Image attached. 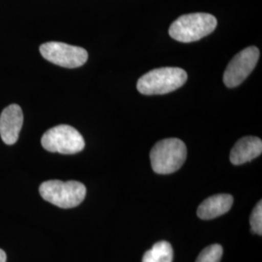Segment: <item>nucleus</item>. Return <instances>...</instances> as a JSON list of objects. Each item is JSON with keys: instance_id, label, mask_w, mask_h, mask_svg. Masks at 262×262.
Returning <instances> with one entry per match:
<instances>
[{"instance_id": "8", "label": "nucleus", "mask_w": 262, "mask_h": 262, "mask_svg": "<svg viewBox=\"0 0 262 262\" xmlns=\"http://www.w3.org/2000/svg\"><path fill=\"white\" fill-rule=\"evenodd\" d=\"M24 123V114L17 104L6 107L0 116V136L7 145H13L19 139Z\"/></svg>"}, {"instance_id": "3", "label": "nucleus", "mask_w": 262, "mask_h": 262, "mask_svg": "<svg viewBox=\"0 0 262 262\" xmlns=\"http://www.w3.org/2000/svg\"><path fill=\"white\" fill-rule=\"evenodd\" d=\"M187 147L178 138H167L158 142L150 150L152 170L161 175L178 171L187 159Z\"/></svg>"}, {"instance_id": "13", "label": "nucleus", "mask_w": 262, "mask_h": 262, "mask_svg": "<svg viewBox=\"0 0 262 262\" xmlns=\"http://www.w3.org/2000/svg\"><path fill=\"white\" fill-rule=\"evenodd\" d=\"M250 225L252 231L255 234H262V202L259 201L251 214Z\"/></svg>"}, {"instance_id": "1", "label": "nucleus", "mask_w": 262, "mask_h": 262, "mask_svg": "<svg viewBox=\"0 0 262 262\" xmlns=\"http://www.w3.org/2000/svg\"><path fill=\"white\" fill-rule=\"evenodd\" d=\"M217 25L213 15L192 13L179 17L169 28V35L182 43L195 42L211 34Z\"/></svg>"}, {"instance_id": "5", "label": "nucleus", "mask_w": 262, "mask_h": 262, "mask_svg": "<svg viewBox=\"0 0 262 262\" xmlns=\"http://www.w3.org/2000/svg\"><path fill=\"white\" fill-rule=\"evenodd\" d=\"M41 144L48 151L62 155H74L84 148V140L81 133L67 124L56 125L46 131L42 136Z\"/></svg>"}, {"instance_id": "7", "label": "nucleus", "mask_w": 262, "mask_h": 262, "mask_svg": "<svg viewBox=\"0 0 262 262\" xmlns=\"http://www.w3.org/2000/svg\"><path fill=\"white\" fill-rule=\"evenodd\" d=\"M259 58V50L248 47L239 52L231 59L225 69L224 83L227 88H235L242 84L253 72Z\"/></svg>"}, {"instance_id": "11", "label": "nucleus", "mask_w": 262, "mask_h": 262, "mask_svg": "<svg viewBox=\"0 0 262 262\" xmlns=\"http://www.w3.org/2000/svg\"><path fill=\"white\" fill-rule=\"evenodd\" d=\"M173 249L170 243L160 241L152 246V248L146 252L142 262H172Z\"/></svg>"}, {"instance_id": "9", "label": "nucleus", "mask_w": 262, "mask_h": 262, "mask_svg": "<svg viewBox=\"0 0 262 262\" xmlns=\"http://www.w3.org/2000/svg\"><path fill=\"white\" fill-rule=\"evenodd\" d=\"M261 152V139L254 136H247L235 144L230 152V161L234 165H241L259 157Z\"/></svg>"}, {"instance_id": "2", "label": "nucleus", "mask_w": 262, "mask_h": 262, "mask_svg": "<svg viewBox=\"0 0 262 262\" xmlns=\"http://www.w3.org/2000/svg\"><path fill=\"white\" fill-rule=\"evenodd\" d=\"M187 72L179 67H161L142 76L137 82L138 92L145 95L172 93L187 82Z\"/></svg>"}, {"instance_id": "14", "label": "nucleus", "mask_w": 262, "mask_h": 262, "mask_svg": "<svg viewBox=\"0 0 262 262\" xmlns=\"http://www.w3.org/2000/svg\"><path fill=\"white\" fill-rule=\"evenodd\" d=\"M6 259H7L6 253L3 250L0 249V262H6Z\"/></svg>"}, {"instance_id": "4", "label": "nucleus", "mask_w": 262, "mask_h": 262, "mask_svg": "<svg viewBox=\"0 0 262 262\" xmlns=\"http://www.w3.org/2000/svg\"><path fill=\"white\" fill-rule=\"evenodd\" d=\"M39 192L44 200L63 209L80 205L85 197L86 188L77 181H47L41 184Z\"/></svg>"}, {"instance_id": "10", "label": "nucleus", "mask_w": 262, "mask_h": 262, "mask_svg": "<svg viewBox=\"0 0 262 262\" xmlns=\"http://www.w3.org/2000/svg\"><path fill=\"white\" fill-rule=\"evenodd\" d=\"M233 204L230 194H215L208 197L197 209V215L201 220H212L227 213Z\"/></svg>"}, {"instance_id": "6", "label": "nucleus", "mask_w": 262, "mask_h": 262, "mask_svg": "<svg viewBox=\"0 0 262 262\" xmlns=\"http://www.w3.org/2000/svg\"><path fill=\"white\" fill-rule=\"evenodd\" d=\"M40 53L48 61L66 68H77L84 66L89 57L84 48L61 42L44 43L40 46Z\"/></svg>"}, {"instance_id": "12", "label": "nucleus", "mask_w": 262, "mask_h": 262, "mask_svg": "<svg viewBox=\"0 0 262 262\" xmlns=\"http://www.w3.org/2000/svg\"><path fill=\"white\" fill-rule=\"evenodd\" d=\"M223 247L214 244L206 247L197 257L195 262H220L223 256Z\"/></svg>"}]
</instances>
